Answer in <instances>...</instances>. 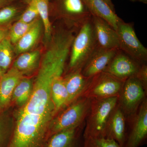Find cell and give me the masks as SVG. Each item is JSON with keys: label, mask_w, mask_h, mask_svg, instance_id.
<instances>
[{"label": "cell", "mask_w": 147, "mask_h": 147, "mask_svg": "<svg viewBox=\"0 0 147 147\" xmlns=\"http://www.w3.org/2000/svg\"><path fill=\"white\" fill-rule=\"evenodd\" d=\"M54 79L38 73L30 97L18 110L11 142L19 147H44L51 137L50 127L57 115L51 97Z\"/></svg>", "instance_id": "obj_1"}, {"label": "cell", "mask_w": 147, "mask_h": 147, "mask_svg": "<svg viewBox=\"0 0 147 147\" xmlns=\"http://www.w3.org/2000/svg\"><path fill=\"white\" fill-rule=\"evenodd\" d=\"M118 96L91 99L86 119L83 137H105V129L110 115L118 102Z\"/></svg>", "instance_id": "obj_2"}, {"label": "cell", "mask_w": 147, "mask_h": 147, "mask_svg": "<svg viewBox=\"0 0 147 147\" xmlns=\"http://www.w3.org/2000/svg\"><path fill=\"white\" fill-rule=\"evenodd\" d=\"M97 46L91 17L80 26L74 38L69 55L70 71L82 69Z\"/></svg>", "instance_id": "obj_3"}, {"label": "cell", "mask_w": 147, "mask_h": 147, "mask_svg": "<svg viewBox=\"0 0 147 147\" xmlns=\"http://www.w3.org/2000/svg\"><path fill=\"white\" fill-rule=\"evenodd\" d=\"M90 103V98L81 96L65 107L52 121L50 127L51 136L85 123Z\"/></svg>", "instance_id": "obj_4"}, {"label": "cell", "mask_w": 147, "mask_h": 147, "mask_svg": "<svg viewBox=\"0 0 147 147\" xmlns=\"http://www.w3.org/2000/svg\"><path fill=\"white\" fill-rule=\"evenodd\" d=\"M125 81L102 71L91 78L81 96L90 99L119 97Z\"/></svg>", "instance_id": "obj_5"}, {"label": "cell", "mask_w": 147, "mask_h": 147, "mask_svg": "<svg viewBox=\"0 0 147 147\" xmlns=\"http://www.w3.org/2000/svg\"><path fill=\"white\" fill-rule=\"evenodd\" d=\"M119 49L139 63H146L147 49L137 37L132 24L123 20L118 25Z\"/></svg>", "instance_id": "obj_6"}, {"label": "cell", "mask_w": 147, "mask_h": 147, "mask_svg": "<svg viewBox=\"0 0 147 147\" xmlns=\"http://www.w3.org/2000/svg\"><path fill=\"white\" fill-rule=\"evenodd\" d=\"M147 92L135 76L127 79L119 96L118 105L125 117H134L146 98Z\"/></svg>", "instance_id": "obj_7"}, {"label": "cell", "mask_w": 147, "mask_h": 147, "mask_svg": "<svg viewBox=\"0 0 147 147\" xmlns=\"http://www.w3.org/2000/svg\"><path fill=\"white\" fill-rule=\"evenodd\" d=\"M53 5L57 13L75 22L79 28L92 17L83 0H56Z\"/></svg>", "instance_id": "obj_8"}, {"label": "cell", "mask_w": 147, "mask_h": 147, "mask_svg": "<svg viewBox=\"0 0 147 147\" xmlns=\"http://www.w3.org/2000/svg\"><path fill=\"white\" fill-rule=\"evenodd\" d=\"M141 65L119 49L103 71L125 81L135 76Z\"/></svg>", "instance_id": "obj_9"}, {"label": "cell", "mask_w": 147, "mask_h": 147, "mask_svg": "<svg viewBox=\"0 0 147 147\" xmlns=\"http://www.w3.org/2000/svg\"><path fill=\"white\" fill-rule=\"evenodd\" d=\"M119 50L105 49L97 45L82 67L83 75L90 79L104 71Z\"/></svg>", "instance_id": "obj_10"}, {"label": "cell", "mask_w": 147, "mask_h": 147, "mask_svg": "<svg viewBox=\"0 0 147 147\" xmlns=\"http://www.w3.org/2000/svg\"><path fill=\"white\" fill-rule=\"evenodd\" d=\"M133 125L123 147H139L147 137V100L142 102L134 115Z\"/></svg>", "instance_id": "obj_11"}, {"label": "cell", "mask_w": 147, "mask_h": 147, "mask_svg": "<svg viewBox=\"0 0 147 147\" xmlns=\"http://www.w3.org/2000/svg\"><path fill=\"white\" fill-rule=\"evenodd\" d=\"M97 45L105 49H119L118 36L116 30L102 18L92 16Z\"/></svg>", "instance_id": "obj_12"}, {"label": "cell", "mask_w": 147, "mask_h": 147, "mask_svg": "<svg viewBox=\"0 0 147 147\" xmlns=\"http://www.w3.org/2000/svg\"><path fill=\"white\" fill-rule=\"evenodd\" d=\"M126 117L119 105L110 115L105 129V137L115 141L121 147H123L127 137Z\"/></svg>", "instance_id": "obj_13"}, {"label": "cell", "mask_w": 147, "mask_h": 147, "mask_svg": "<svg viewBox=\"0 0 147 147\" xmlns=\"http://www.w3.org/2000/svg\"><path fill=\"white\" fill-rule=\"evenodd\" d=\"M85 123L76 127L57 132L50 137L46 147H84L81 143Z\"/></svg>", "instance_id": "obj_14"}, {"label": "cell", "mask_w": 147, "mask_h": 147, "mask_svg": "<svg viewBox=\"0 0 147 147\" xmlns=\"http://www.w3.org/2000/svg\"><path fill=\"white\" fill-rule=\"evenodd\" d=\"M22 72L12 66L1 76L0 108H5L9 104L13 91L18 83L24 78Z\"/></svg>", "instance_id": "obj_15"}, {"label": "cell", "mask_w": 147, "mask_h": 147, "mask_svg": "<svg viewBox=\"0 0 147 147\" xmlns=\"http://www.w3.org/2000/svg\"><path fill=\"white\" fill-rule=\"evenodd\" d=\"M90 79L86 78L83 75L82 69L70 71V73L63 77L68 94V105L82 96L88 86Z\"/></svg>", "instance_id": "obj_16"}, {"label": "cell", "mask_w": 147, "mask_h": 147, "mask_svg": "<svg viewBox=\"0 0 147 147\" xmlns=\"http://www.w3.org/2000/svg\"><path fill=\"white\" fill-rule=\"evenodd\" d=\"M92 15L103 19L115 30L122 20L104 0H83Z\"/></svg>", "instance_id": "obj_17"}, {"label": "cell", "mask_w": 147, "mask_h": 147, "mask_svg": "<svg viewBox=\"0 0 147 147\" xmlns=\"http://www.w3.org/2000/svg\"><path fill=\"white\" fill-rule=\"evenodd\" d=\"M41 20L37 18L31 28L15 44L14 53L16 54L28 52L32 48L39 39L42 30Z\"/></svg>", "instance_id": "obj_18"}, {"label": "cell", "mask_w": 147, "mask_h": 147, "mask_svg": "<svg viewBox=\"0 0 147 147\" xmlns=\"http://www.w3.org/2000/svg\"><path fill=\"white\" fill-rule=\"evenodd\" d=\"M51 94L57 114L68 105V93L62 76L54 79L51 86Z\"/></svg>", "instance_id": "obj_19"}, {"label": "cell", "mask_w": 147, "mask_h": 147, "mask_svg": "<svg viewBox=\"0 0 147 147\" xmlns=\"http://www.w3.org/2000/svg\"><path fill=\"white\" fill-rule=\"evenodd\" d=\"M40 57V52L38 50L22 53L14 61L13 67L24 74L31 72L38 65Z\"/></svg>", "instance_id": "obj_20"}, {"label": "cell", "mask_w": 147, "mask_h": 147, "mask_svg": "<svg viewBox=\"0 0 147 147\" xmlns=\"http://www.w3.org/2000/svg\"><path fill=\"white\" fill-rule=\"evenodd\" d=\"M33 89L31 79L24 78L18 83L13 91L11 100L21 107L28 100Z\"/></svg>", "instance_id": "obj_21"}, {"label": "cell", "mask_w": 147, "mask_h": 147, "mask_svg": "<svg viewBox=\"0 0 147 147\" xmlns=\"http://www.w3.org/2000/svg\"><path fill=\"white\" fill-rule=\"evenodd\" d=\"M14 48L8 37L0 43V74L2 76L8 70L13 60Z\"/></svg>", "instance_id": "obj_22"}, {"label": "cell", "mask_w": 147, "mask_h": 147, "mask_svg": "<svg viewBox=\"0 0 147 147\" xmlns=\"http://www.w3.org/2000/svg\"><path fill=\"white\" fill-rule=\"evenodd\" d=\"M39 17L44 26L45 37L47 40L52 38V26L50 20L49 0H34Z\"/></svg>", "instance_id": "obj_23"}, {"label": "cell", "mask_w": 147, "mask_h": 147, "mask_svg": "<svg viewBox=\"0 0 147 147\" xmlns=\"http://www.w3.org/2000/svg\"><path fill=\"white\" fill-rule=\"evenodd\" d=\"M36 19L29 24L24 23L18 20L13 24L9 30L8 34L9 38L12 45H15L18 40L31 28Z\"/></svg>", "instance_id": "obj_24"}, {"label": "cell", "mask_w": 147, "mask_h": 147, "mask_svg": "<svg viewBox=\"0 0 147 147\" xmlns=\"http://www.w3.org/2000/svg\"><path fill=\"white\" fill-rule=\"evenodd\" d=\"M84 147H121L113 139L106 137L84 138Z\"/></svg>", "instance_id": "obj_25"}, {"label": "cell", "mask_w": 147, "mask_h": 147, "mask_svg": "<svg viewBox=\"0 0 147 147\" xmlns=\"http://www.w3.org/2000/svg\"><path fill=\"white\" fill-rule=\"evenodd\" d=\"M22 9L21 7L14 4H8L0 9V26L7 24L18 15Z\"/></svg>", "instance_id": "obj_26"}, {"label": "cell", "mask_w": 147, "mask_h": 147, "mask_svg": "<svg viewBox=\"0 0 147 147\" xmlns=\"http://www.w3.org/2000/svg\"><path fill=\"white\" fill-rule=\"evenodd\" d=\"M39 17L34 0H30L26 7L21 13L19 21L24 23H32Z\"/></svg>", "instance_id": "obj_27"}, {"label": "cell", "mask_w": 147, "mask_h": 147, "mask_svg": "<svg viewBox=\"0 0 147 147\" xmlns=\"http://www.w3.org/2000/svg\"><path fill=\"white\" fill-rule=\"evenodd\" d=\"M135 76L141 82L146 91L147 90V65L146 63L142 64Z\"/></svg>", "instance_id": "obj_28"}, {"label": "cell", "mask_w": 147, "mask_h": 147, "mask_svg": "<svg viewBox=\"0 0 147 147\" xmlns=\"http://www.w3.org/2000/svg\"><path fill=\"white\" fill-rule=\"evenodd\" d=\"M9 30L4 28L0 27V43L5 39L8 37Z\"/></svg>", "instance_id": "obj_29"}, {"label": "cell", "mask_w": 147, "mask_h": 147, "mask_svg": "<svg viewBox=\"0 0 147 147\" xmlns=\"http://www.w3.org/2000/svg\"><path fill=\"white\" fill-rule=\"evenodd\" d=\"M5 139V135L3 132L1 125H0V147H3Z\"/></svg>", "instance_id": "obj_30"}, {"label": "cell", "mask_w": 147, "mask_h": 147, "mask_svg": "<svg viewBox=\"0 0 147 147\" xmlns=\"http://www.w3.org/2000/svg\"><path fill=\"white\" fill-rule=\"evenodd\" d=\"M8 0H0V9L9 4Z\"/></svg>", "instance_id": "obj_31"}, {"label": "cell", "mask_w": 147, "mask_h": 147, "mask_svg": "<svg viewBox=\"0 0 147 147\" xmlns=\"http://www.w3.org/2000/svg\"><path fill=\"white\" fill-rule=\"evenodd\" d=\"M104 1L108 4L109 6H110L113 10H115L114 5V4H113L112 0H104Z\"/></svg>", "instance_id": "obj_32"}, {"label": "cell", "mask_w": 147, "mask_h": 147, "mask_svg": "<svg viewBox=\"0 0 147 147\" xmlns=\"http://www.w3.org/2000/svg\"><path fill=\"white\" fill-rule=\"evenodd\" d=\"M138 2L144 4L147 3V0H138Z\"/></svg>", "instance_id": "obj_33"}, {"label": "cell", "mask_w": 147, "mask_h": 147, "mask_svg": "<svg viewBox=\"0 0 147 147\" xmlns=\"http://www.w3.org/2000/svg\"><path fill=\"white\" fill-rule=\"evenodd\" d=\"M9 1V3H11L13 2L14 1H22V0H8Z\"/></svg>", "instance_id": "obj_34"}, {"label": "cell", "mask_w": 147, "mask_h": 147, "mask_svg": "<svg viewBox=\"0 0 147 147\" xmlns=\"http://www.w3.org/2000/svg\"><path fill=\"white\" fill-rule=\"evenodd\" d=\"M129 1H131L132 2L138 1V0H129Z\"/></svg>", "instance_id": "obj_35"}, {"label": "cell", "mask_w": 147, "mask_h": 147, "mask_svg": "<svg viewBox=\"0 0 147 147\" xmlns=\"http://www.w3.org/2000/svg\"><path fill=\"white\" fill-rule=\"evenodd\" d=\"M1 74H0V79H1Z\"/></svg>", "instance_id": "obj_36"}]
</instances>
